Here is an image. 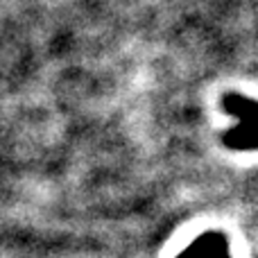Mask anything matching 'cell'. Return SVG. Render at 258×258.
<instances>
[{
    "label": "cell",
    "instance_id": "1",
    "mask_svg": "<svg viewBox=\"0 0 258 258\" xmlns=\"http://www.w3.org/2000/svg\"><path fill=\"white\" fill-rule=\"evenodd\" d=\"M227 111L238 118V125L224 134V145L231 150H258V102L229 95Z\"/></svg>",
    "mask_w": 258,
    "mask_h": 258
},
{
    "label": "cell",
    "instance_id": "2",
    "mask_svg": "<svg viewBox=\"0 0 258 258\" xmlns=\"http://www.w3.org/2000/svg\"><path fill=\"white\" fill-rule=\"evenodd\" d=\"M179 258H231L229 256V240L224 233L209 231L202 233L190 247L179 254Z\"/></svg>",
    "mask_w": 258,
    "mask_h": 258
}]
</instances>
